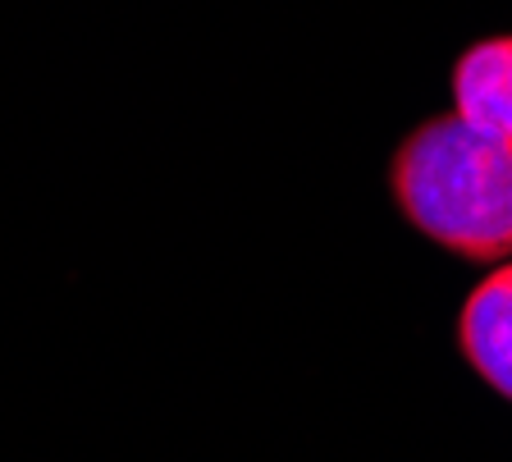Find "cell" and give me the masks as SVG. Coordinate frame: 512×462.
I'll use <instances>...</instances> for the list:
<instances>
[{
  "label": "cell",
  "instance_id": "3957f363",
  "mask_svg": "<svg viewBox=\"0 0 512 462\" xmlns=\"http://www.w3.org/2000/svg\"><path fill=\"white\" fill-rule=\"evenodd\" d=\"M453 115L494 138H512V33L467 46L453 65Z\"/></svg>",
  "mask_w": 512,
  "mask_h": 462
},
{
  "label": "cell",
  "instance_id": "6da1fadb",
  "mask_svg": "<svg viewBox=\"0 0 512 462\" xmlns=\"http://www.w3.org/2000/svg\"><path fill=\"white\" fill-rule=\"evenodd\" d=\"M389 193L416 234L476 266L512 261V138L435 115L398 142Z\"/></svg>",
  "mask_w": 512,
  "mask_h": 462
},
{
  "label": "cell",
  "instance_id": "7a4b0ae2",
  "mask_svg": "<svg viewBox=\"0 0 512 462\" xmlns=\"http://www.w3.org/2000/svg\"><path fill=\"white\" fill-rule=\"evenodd\" d=\"M458 348L471 371L512 403V261L490 270L467 293L458 316Z\"/></svg>",
  "mask_w": 512,
  "mask_h": 462
}]
</instances>
